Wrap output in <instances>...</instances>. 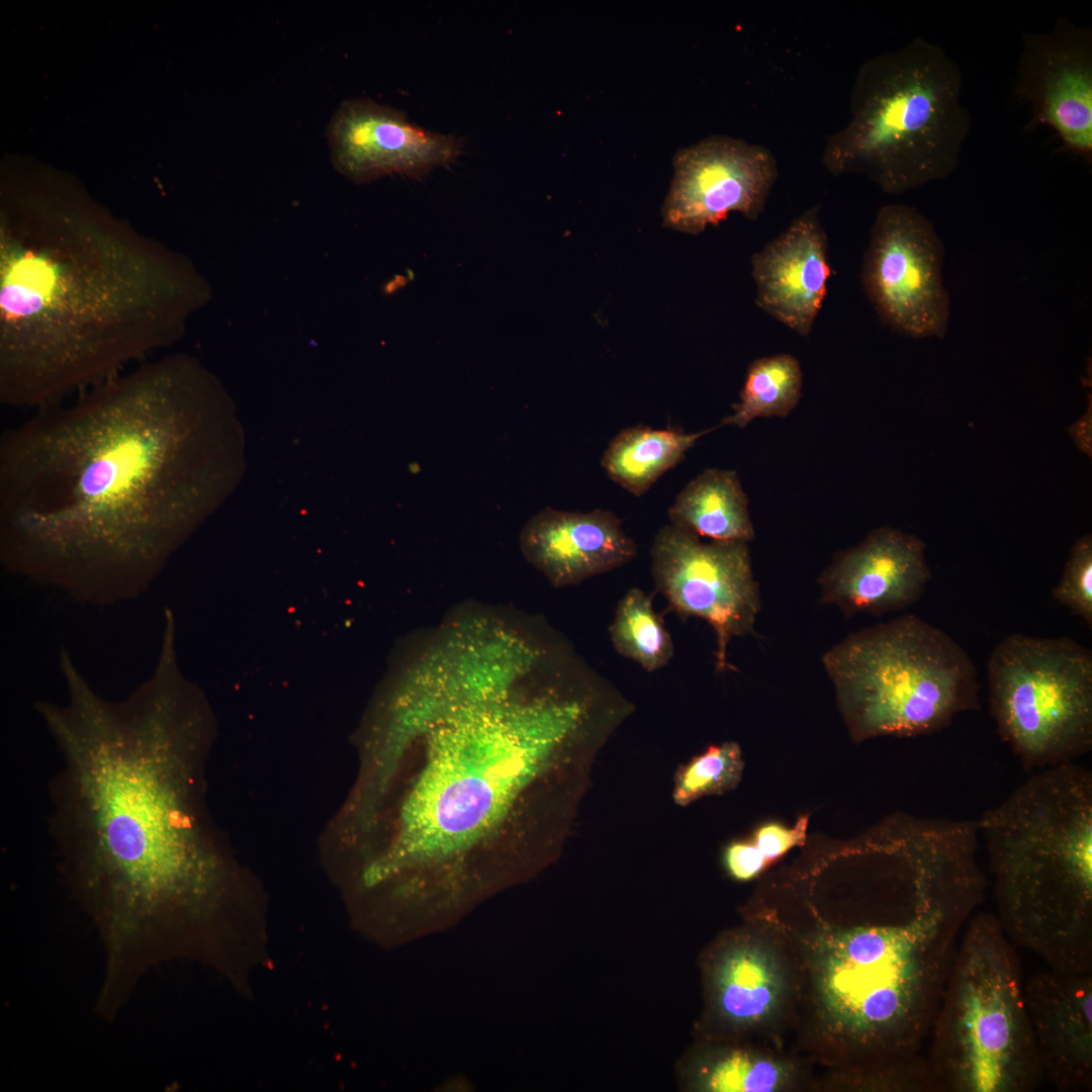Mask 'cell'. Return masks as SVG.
<instances>
[{"label": "cell", "mask_w": 1092, "mask_h": 1092, "mask_svg": "<svg viewBox=\"0 0 1092 1092\" xmlns=\"http://www.w3.org/2000/svg\"><path fill=\"white\" fill-rule=\"evenodd\" d=\"M59 664L67 702L35 704L62 759L51 828L62 875L102 942L98 1001L121 1009L154 968L215 966L245 928L200 808L210 720L172 647L121 701L99 696L70 653Z\"/></svg>", "instance_id": "6da1fadb"}, {"label": "cell", "mask_w": 1092, "mask_h": 1092, "mask_svg": "<svg viewBox=\"0 0 1092 1092\" xmlns=\"http://www.w3.org/2000/svg\"><path fill=\"white\" fill-rule=\"evenodd\" d=\"M210 395L190 360L166 356L6 430L3 566L91 605L147 590L205 496L193 453Z\"/></svg>", "instance_id": "7a4b0ae2"}, {"label": "cell", "mask_w": 1092, "mask_h": 1092, "mask_svg": "<svg viewBox=\"0 0 1092 1092\" xmlns=\"http://www.w3.org/2000/svg\"><path fill=\"white\" fill-rule=\"evenodd\" d=\"M0 230V400L62 402L176 341L209 297L188 258L85 210L25 204Z\"/></svg>", "instance_id": "3957f363"}, {"label": "cell", "mask_w": 1092, "mask_h": 1092, "mask_svg": "<svg viewBox=\"0 0 1092 1092\" xmlns=\"http://www.w3.org/2000/svg\"><path fill=\"white\" fill-rule=\"evenodd\" d=\"M871 861L857 917L807 932L801 950L819 1031L845 1053L855 1079L883 1086L929 1071L921 1050L987 880L951 850Z\"/></svg>", "instance_id": "277c9868"}, {"label": "cell", "mask_w": 1092, "mask_h": 1092, "mask_svg": "<svg viewBox=\"0 0 1092 1092\" xmlns=\"http://www.w3.org/2000/svg\"><path fill=\"white\" fill-rule=\"evenodd\" d=\"M597 716L596 704L580 693L512 704L492 698L439 716L427 727L425 760L402 806L395 841L370 879L379 882L471 847L563 744L593 730Z\"/></svg>", "instance_id": "5b68a950"}, {"label": "cell", "mask_w": 1092, "mask_h": 1092, "mask_svg": "<svg viewBox=\"0 0 1092 1092\" xmlns=\"http://www.w3.org/2000/svg\"><path fill=\"white\" fill-rule=\"evenodd\" d=\"M1006 936L1064 974H1092V771H1034L978 819Z\"/></svg>", "instance_id": "8992f818"}, {"label": "cell", "mask_w": 1092, "mask_h": 1092, "mask_svg": "<svg viewBox=\"0 0 1092 1092\" xmlns=\"http://www.w3.org/2000/svg\"><path fill=\"white\" fill-rule=\"evenodd\" d=\"M963 76L938 44L914 38L864 61L850 92V120L826 140L834 176H866L887 194L943 180L971 130Z\"/></svg>", "instance_id": "52a82bcc"}, {"label": "cell", "mask_w": 1092, "mask_h": 1092, "mask_svg": "<svg viewBox=\"0 0 1092 1092\" xmlns=\"http://www.w3.org/2000/svg\"><path fill=\"white\" fill-rule=\"evenodd\" d=\"M1021 964L995 914L966 924L930 1031L939 1092H1032L1043 1081Z\"/></svg>", "instance_id": "ba28073f"}, {"label": "cell", "mask_w": 1092, "mask_h": 1092, "mask_svg": "<svg viewBox=\"0 0 1092 1092\" xmlns=\"http://www.w3.org/2000/svg\"><path fill=\"white\" fill-rule=\"evenodd\" d=\"M852 737L935 733L980 708L976 666L943 630L905 615L849 634L822 657Z\"/></svg>", "instance_id": "9c48e42d"}, {"label": "cell", "mask_w": 1092, "mask_h": 1092, "mask_svg": "<svg viewBox=\"0 0 1092 1092\" xmlns=\"http://www.w3.org/2000/svg\"><path fill=\"white\" fill-rule=\"evenodd\" d=\"M987 669L990 714L1026 771L1090 752V649L1067 637L1013 634L993 649Z\"/></svg>", "instance_id": "30bf717a"}, {"label": "cell", "mask_w": 1092, "mask_h": 1092, "mask_svg": "<svg viewBox=\"0 0 1092 1092\" xmlns=\"http://www.w3.org/2000/svg\"><path fill=\"white\" fill-rule=\"evenodd\" d=\"M943 259L941 239L917 208L893 203L878 211L861 282L884 324L910 338L944 337L950 302L941 274Z\"/></svg>", "instance_id": "8fae6325"}, {"label": "cell", "mask_w": 1092, "mask_h": 1092, "mask_svg": "<svg viewBox=\"0 0 1092 1092\" xmlns=\"http://www.w3.org/2000/svg\"><path fill=\"white\" fill-rule=\"evenodd\" d=\"M651 560L654 584L669 607L713 628L716 671L723 672L730 641L753 633L761 608L747 543L703 542L669 524L656 533Z\"/></svg>", "instance_id": "7c38bea8"}, {"label": "cell", "mask_w": 1092, "mask_h": 1092, "mask_svg": "<svg viewBox=\"0 0 1092 1092\" xmlns=\"http://www.w3.org/2000/svg\"><path fill=\"white\" fill-rule=\"evenodd\" d=\"M673 168L663 223L692 235L718 224L730 212L756 219L779 176L770 150L721 134L680 149Z\"/></svg>", "instance_id": "4fadbf2b"}, {"label": "cell", "mask_w": 1092, "mask_h": 1092, "mask_svg": "<svg viewBox=\"0 0 1092 1092\" xmlns=\"http://www.w3.org/2000/svg\"><path fill=\"white\" fill-rule=\"evenodd\" d=\"M1031 109L1028 129L1053 128L1061 151L1092 163V29L1068 18L1024 32L1014 89Z\"/></svg>", "instance_id": "5bb4252c"}, {"label": "cell", "mask_w": 1092, "mask_h": 1092, "mask_svg": "<svg viewBox=\"0 0 1092 1092\" xmlns=\"http://www.w3.org/2000/svg\"><path fill=\"white\" fill-rule=\"evenodd\" d=\"M334 167L355 182L400 174L420 178L454 163L463 142L427 130L394 107L371 99L344 101L328 126Z\"/></svg>", "instance_id": "9a60e30c"}, {"label": "cell", "mask_w": 1092, "mask_h": 1092, "mask_svg": "<svg viewBox=\"0 0 1092 1092\" xmlns=\"http://www.w3.org/2000/svg\"><path fill=\"white\" fill-rule=\"evenodd\" d=\"M710 1012L734 1032L764 1031L786 1015L795 981L778 943L756 932L731 934L706 965Z\"/></svg>", "instance_id": "2e32d148"}, {"label": "cell", "mask_w": 1092, "mask_h": 1092, "mask_svg": "<svg viewBox=\"0 0 1092 1092\" xmlns=\"http://www.w3.org/2000/svg\"><path fill=\"white\" fill-rule=\"evenodd\" d=\"M924 553L925 544L915 535L877 529L821 573V599L846 617L904 609L920 599L931 577Z\"/></svg>", "instance_id": "e0dca14e"}, {"label": "cell", "mask_w": 1092, "mask_h": 1092, "mask_svg": "<svg viewBox=\"0 0 1092 1092\" xmlns=\"http://www.w3.org/2000/svg\"><path fill=\"white\" fill-rule=\"evenodd\" d=\"M1043 1080L1061 1092L1092 1089V974L1038 972L1023 985Z\"/></svg>", "instance_id": "ac0fdd59"}, {"label": "cell", "mask_w": 1092, "mask_h": 1092, "mask_svg": "<svg viewBox=\"0 0 1092 1092\" xmlns=\"http://www.w3.org/2000/svg\"><path fill=\"white\" fill-rule=\"evenodd\" d=\"M819 211L805 210L751 259L756 305L803 337L812 332L831 275Z\"/></svg>", "instance_id": "d6986e66"}, {"label": "cell", "mask_w": 1092, "mask_h": 1092, "mask_svg": "<svg viewBox=\"0 0 1092 1092\" xmlns=\"http://www.w3.org/2000/svg\"><path fill=\"white\" fill-rule=\"evenodd\" d=\"M520 548L526 560L556 587L611 571L637 555L622 521L602 509L581 513L546 508L523 527Z\"/></svg>", "instance_id": "ffe728a7"}, {"label": "cell", "mask_w": 1092, "mask_h": 1092, "mask_svg": "<svg viewBox=\"0 0 1092 1092\" xmlns=\"http://www.w3.org/2000/svg\"><path fill=\"white\" fill-rule=\"evenodd\" d=\"M668 517L698 538L744 543L754 538L748 499L734 470L705 469L676 495Z\"/></svg>", "instance_id": "44dd1931"}, {"label": "cell", "mask_w": 1092, "mask_h": 1092, "mask_svg": "<svg viewBox=\"0 0 1092 1092\" xmlns=\"http://www.w3.org/2000/svg\"><path fill=\"white\" fill-rule=\"evenodd\" d=\"M714 429L686 433L673 428L628 427L609 443L601 465L614 482L640 496L678 464L698 439Z\"/></svg>", "instance_id": "7402d4cb"}, {"label": "cell", "mask_w": 1092, "mask_h": 1092, "mask_svg": "<svg viewBox=\"0 0 1092 1092\" xmlns=\"http://www.w3.org/2000/svg\"><path fill=\"white\" fill-rule=\"evenodd\" d=\"M692 1086L710 1092H775L794 1088L798 1070L790 1061L743 1046L702 1052L690 1070Z\"/></svg>", "instance_id": "603a6c76"}, {"label": "cell", "mask_w": 1092, "mask_h": 1092, "mask_svg": "<svg viewBox=\"0 0 1092 1092\" xmlns=\"http://www.w3.org/2000/svg\"><path fill=\"white\" fill-rule=\"evenodd\" d=\"M803 373L797 358L776 354L754 360L748 367L739 401L719 427L744 428L759 417H786L802 394Z\"/></svg>", "instance_id": "cb8c5ba5"}, {"label": "cell", "mask_w": 1092, "mask_h": 1092, "mask_svg": "<svg viewBox=\"0 0 1092 1092\" xmlns=\"http://www.w3.org/2000/svg\"><path fill=\"white\" fill-rule=\"evenodd\" d=\"M609 630L616 651L649 672L663 667L673 656V643L662 617L640 588L629 589L619 601Z\"/></svg>", "instance_id": "d4e9b609"}, {"label": "cell", "mask_w": 1092, "mask_h": 1092, "mask_svg": "<svg viewBox=\"0 0 1092 1092\" xmlns=\"http://www.w3.org/2000/svg\"><path fill=\"white\" fill-rule=\"evenodd\" d=\"M742 769L743 760L737 743L710 746L678 771L674 801L678 805H688L703 796L727 792L737 786Z\"/></svg>", "instance_id": "484cf974"}, {"label": "cell", "mask_w": 1092, "mask_h": 1092, "mask_svg": "<svg viewBox=\"0 0 1092 1092\" xmlns=\"http://www.w3.org/2000/svg\"><path fill=\"white\" fill-rule=\"evenodd\" d=\"M1090 628L1092 626V537L1084 535L1072 547L1063 575L1052 592Z\"/></svg>", "instance_id": "4316f807"}, {"label": "cell", "mask_w": 1092, "mask_h": 1092, "mask_svg": "<svg viewBox=\"0 0 1092 1092\" xmlns=\"http://www.w3.org/2000/svg\"><path fill=\"white\" fill-rule=\"evenodd\" d=\"M808 821L809 817L804 815L793 827L778 822L762 824L754 831L751 841L769 866L793 847L804 844Z\"/></svg>", "instance_id": "83f0119b"}, {"label": "cell", "mask_w": 1092, "mask_h": 1092, "mask_svg": "<svg viewBox=\"0 0 1092 1092\" xmlns=\"http://www.w3.org/2000/svg\"><path fill=\"white\" fill-rule=\"evenodd\" d=\"M723 858L728 874L737 881L754 879L768 867L751 840L730 843Z\"/></svg>", "instance_id": "f1b7e54d"}]
</instances>
